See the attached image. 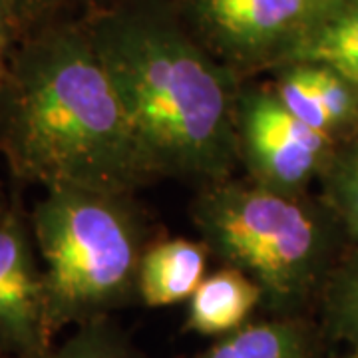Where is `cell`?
<instances>
[{"label":"cell","mask_w":358,"mask_h":358,"mask_svg":"<svg viewBox=\"0 0 358 358\" xmlns=\"http://www.w3.org/2000/svg\"><path fill=\"white\" fill-rule=\"evenodd\" d=\"M86 30L155 178H229L241 74L205 48L179 8L122 0Z\"/></svg>","instance_id":"cell-1"},{"label":"cell","mask_w":358,"mask_h":358,"mask_svg":"<svg viewBox=\"0 0 358 358\" xmlns=\"http://www.w3.org/2000/svg\"><path fill=\"white\" fill-rule=\"evenodd\" d=\"M0 150L46 192L131 195L155 178L86 26L46 28L8 58Z\"/></svg>","instance_id":"cell-2"},{"label":"cell","mask_w":358,"mask_h":358,"mask_svg":"<svg viewBox=\"0 0 358 358\" xmlns=\"http://www.w3.org/2000/svg\"><path fill=\"white\" fill-rule=\"evenodd\" d=\"M192 221L209 253L249 275L277 317H294L322 291L343 247L350 245L322 197L273 192L251 179L203 185Z\"/></svg>","instance_id":"cell-3"},{"label":"cell","mask_w":358,"mask_h":358,"mask_svg":"<svg viewBox=\"0 0 358 358\" xmlns=\"http://www.w3.org/2000/svg\"><path fill=\"white\" fill-rule=\"evenodd\" d=\"M42 257L46 322L54 334L72 322L102 320L138 294L148 225L126 193L50 189L30 215Z\"/></svg>","instance_id":"cell-4"},{"label":"cell","mask_w":358,"mask_h":358,"mask_svg":"<svg viewBox=\"0 0 358 358\" xmlns=\"http://www.w3.org/2000/svg\"><path fill=\"white\" fill-rule=\"evenodd\" d=\"M336 141L291 114L273 86L241 84L235 150L237 164L253 183L279 193H307L322 176Z\"/></svg>","instance_id":"cell-5"},{"label":"cell","mask_w":358,"mask_h":358,"mask_svg":"<svg viewBox=\"0 0 358 358\" xmlns=\"http://www.w3.org/2000/svg\"><path fill=\"white\" fill-rule=\"evenodd\" d=\"M179 13L237 74L285 64L319 16L317 0H183Z\"/></svg>","instance_id":"cell-6"},{"label":"cell","mask_w":358,"mask_h":358,"mask_svg":"<svg viewBox=\"0 0 358 358\" xmlns=\"http://www.w3.org/2000/svg\"><path fill=\"white\" fill-rule=\"evenodd\" d=\"M32 229L18 207L0 213V346L22 358L48 352L46 293Z\"/></svg>","instance_id":"cell-7"},{"label":"cell","mask_w":358,"mask_h":358,"mask_svg":"<svg viewBox=\"0 0 358 358\" xmlns=\"http://www.w3.org/2000/svg\"><path fill=\"white\" fill-rule=\"evenodd\" d=\"M209 249L201 239H164L150 243L138 271V296L148 307H169L189 301L205 279Z\"/></svg>","instance_id":"cell-8"},{"label":"cell","mask_w":358,"mask_h":358,"mask_svg":"<svg viewBox=\"0 0 358 358\" xmlns=\"http://www.w3.org/2000/svg\"><path fill=\"white\" fill-rule=\"evenodd\" d=\"M263 293L249 275L223 267L207 275L189 299L187 329L205 336H225L247 324Z\"/></svg>","instance_id":"cell-9"},{"label":"cell","mask_w":358,"mask_h":358,"mask_svg":"<svg viewBox=\"0 0 358 358\" xmlns=\"http://www.w3.org/2000/svg\"><path fill=\"white\" fill-rule=\"evenodd\" d=\"M296 60L331 66L358 90V0H336L320 13L287 62Z\"/></svg>","instance_id":"cell-10"},{"label":"cell","mask_w":358,"mask_h":358,"mask_svg":"<svg viewBox=\"0 0 358 358\" xmlns=\"http://www.w3.org/2000/svg\"><path fill=\"white\" fill-rule=\"evenodd\" d=\"M197 358H317L308 327L296 317L249 322Z\"/></svg>","instance_id":"cell-11"},{"label":"cell","mask_w":358,"mask_h":358,"mask_svg":"<svg viewBox=\"0 0 358 358\" xmlns=\"http://www.w3.org/2000/svg\"><path fill=\"white\" fill-rule=\"evenodd\" d=\"M319 181L320 197L338 217L348 243L358 245V126L336 141Z\"/></svg>","instance_id":"cell-12"},{"label":"cell","mask_w":358,"mask_h":358,"mask_svg":"<svg viewBox=\"0 0 358 358\" xmlns=\"http://www.w3.org/2000/svg\"><path fill=\"white\" fill-rule=\"evenodd\" d=\"M352 247L322 287V310L329 333L358 352V245Z\"/></svg>","instance_id":"cell-13"},{"label":"cell","mask_w":358,"mask_h":358,"mask_svg":"<svg viewBox=\"0 0 358 358\" xmlns=\"http://www.w3.org/2000/svg\"><path fill=\"white\" fill-rule=\"evenodd\" d=\"M42 358H138L129 346L108 329L102 320L82 324L64 346L54 352H46Z\"/></svg>","instance_id":"cell-14"},{"label":"cell","mask_w":358,"mask_h":358,"mask_svg":"<svg viewBox=\"0 0 358 358\" xmlns=\"http://www.w3.org/2000/svg\"><path fill=\"white\" fill-rule=\"evenodd\" d=\"M2 2L8 10L13 24H16V22L34 20L44 13H48L58 0H2Z\"/></svg>","instance_id":"cell-15"},{"label":"cell","mask_w":358,"mask_h":358,"mask_svg":"<svg viewBox=\"0 0 358 358\" xmlns=\"http://www.w3.org/2000/svg\"><path fill=\"white\" fill-rule=\"evenodd\" d=\"M10 26H13V20L8 16V10H6L4 2L0 0V42H4V44H8V30H10Z\"/></svg>","instance_id":"cell-16"},{"label":"cell","mask_w":358,"mask_h":358,"mask_svg":"<svg viewBox=\"0 0 358 358\" xmlns=\"http://www.w3.org/2000/svg\"><path fill=\"white\" fill-rule=\"evenodd\" d=\"M8 74V58H6V44L0 42V82Z\"/></svg>","instance_id":"cell-17"},{"label":"cell","mask_w":358,"mask_h":358,"mask_svg":"<svg viewBox=\"0 0 358 358\" xmlns=\"http://www.w3.org/2000/svg\"><path fill=\"white\" fill-rule=\"evenodd\" d=\"M334 2H336V0H317V4H319V14L324 13L327 8H331Z\"/></svg>","instance_id":"cell-18"},{"label":"cell","mask_w":358,"mask_h":358,"mask_svg":"<svg viewBox=\"0 0 358 358\" xmlns=\"http://www.w3.org/2000/svg\"><path fill=\"white\" fill-rule=\"evenodd\" d=\"M4 209H6V207H4V205H2V193H0V213H2V211H4Z\"/></svg>","instance_id":"cell-19"},{"label":"cell","mask_w":358,"mask_h":358,"mask_svg":"<svg viewBox=\"0 0 358 358\" xmlns=\"http://www.w3.org/2000/svg\"><path fill=\"white\" fill-rule=\"evenodd\" d=\"M346 358H358V352H357V350H352V355H350V357H346Z\"/></svg>","instance_id":"cell-20"},{"label":"cell","mask_w":358,"mask_h":358,"mask_svg":"<svg viewBox=\"0 0 358 358\" xmlns=\"http://www.w3.org/2000/svg\"><path fill=\"white\" fill-rule=\"evenodd\" d=\"M117 2H122V0H117Z\"/></svg>","instance_id":"cell-21"}]
</instances>
